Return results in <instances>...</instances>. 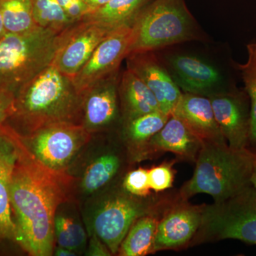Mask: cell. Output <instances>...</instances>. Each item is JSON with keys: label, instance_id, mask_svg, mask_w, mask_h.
I'll use <instances>...</instances> for the list:
<instances>
[{"label": "cell", "instance_id": "cell-1", "mask_svg": "<svg viewBox=\"0 0 256 256\" xmlns=\"http://www.w3.org/2000/svg\"><path fill=\"white\" fill-rule=\"evenodd\" d=\"M18 154L10 180V196L16 244L30 255L54 252L56 210L67 200L73 178L48 169L24 146L16 132Z\"/></svg>", "mask_w": 256, "mask_h": 256}, {"label": "cell", "instance_id": "cell-2", "mask_svg": "<svg viewBox=\"0 0 256 256\" xmlns=\"http://www.w3.org/2000/svg\"><path fill=\"white\" fill-rule=\"evenodd\" d=\"M82 96L72 78L53 64L14 92V112L8 121L20 136L48 124H82Z\"/></svg>", "mask_w": 256, "mask_h": 256}, {"label": "cell", "instance_id": "cell-3", "mask_svg": "<svg viewBox=\"0 0 256 256\" xmlns=\"http://www.w3.org/2000/svg\"><path fill=\"white\" fill-rule=\"evenodd\" d=\"M255 154L234 150L227 143L204 142L197 154L193 176L182 188V197L207 194L220 203L250 184Z\"/></svg>", "mask_w": 256, "mask_h": 256}, {"label": "cell", "instance_id": "cell-4", "mask_svg": "<svg viewBox=\"0 0 256 256\" xmlns=\"http://www.w3.org/2000/svg\"><path fill=\"white\" fill-rule=\"evenodd\" d=\"M63 32L38 26L0 38V89L15 92L50 65Z\"/></svg>", "mask_w": 256, "mask_h": 256}, {"label": "cell", "instance_id": "cell-5", "mask_svg": "<svg viewBox=\"0 0 256 256\" xmlns=\"http://www.w3.org/2000/svg\"><path fill=\"white\" fill-rule=\"evenodd\" d=\"M196 36V24L184 0H153L133 22L128 56L152 52Z\"/></svg>", "mask_w": 256, "mask_h": 256}, {"label": "cell", "instance_id": "cell-6", "mask_svg": "<svg viewBox=\"0 0 256 256\" xmlns=\"http://www.w3.org/2000/svg\"><path fill=\"white\" fill-rule=\"evenodd\" d=\"M197 233L203 240L236 239L256 245V191L250 184L220 203L202 208Z\"/></svg>", "mask_w": 256, "mask_h": 256}, {"label": "cell", "instance_id": "cell-7", "mask_svg": "<svg viewBox=\"0 0 256 256\" xmlns=\"http://www.w3.org/2000/svg\"><path fill=\"white\" fill-rule=\"evenodd\" d=\"M20 139L28 152L42 164L65 172L74 156L90 139L82 124L60 122L37 129Z\"/></svg>", "mask_w": 256, "mask_h": 256}, {"label": "cell", "instance_id": "cell-8", "mask_svg": "<svg viewBox=\"0 0 256 256\" xmlns=\"http://www.w3.org/2000/svg\"><path fill=\"white\" fill-rule=\"evenodd\" d=\"M132 196L127 192L110 197L94 216L92 228L96 236L112 254L118 252L132 224L138 218L150 215L152 210L150 203Z\"/></svg>", "mask_w": 256, "mask_h": 256}, {"label": "cell", "instance_id": "cell-9", "mask_svg": "<svg viewBox=\"0 0 256 256\" xmlns=\"http://www.w3.org/2000/svg\"><path fill=\"white\" fill-rule=\"evenodd\" d=\"M132 35V25L111 32L100 42L86 63L72 80L77 92L82 95L101 79L118 72L128 56Z\"/></svg>", "mask_w": 256, "mask_h": 256}, {"label": "cell", "instance_id": "cell-10", "mask_svg": "<svg viewBox=\"0 0 256 256\" xmlns=\"http://www.w3.org/2000/svg\"><path fill=\"white\" fill-rule=\"evenodd\" d=\"M111 31L95 22L82 20L62 33L52 64L73 79L101 42Z\"/></svg>", "mask_w": 256, "mask_h": 256}, {"label": "cell", "instance_id": "cell-11", "mask_svg": "<svg viewBox=\"0 0 256 256\" xmlns=\"http://www.w3.org/2000/svg\"><path fill=\"white\" fill-rule=\"evenodd\" d=\"M132 70L156 96L160 111L171 116L182 92L176 82L152 52L132 54L126 57Z\"/></svg>", "mask_w": 256, "mask_h": 256}, {"label": "cell", "instance_id": "cell-12", "mask_svg": "<svg viewBox=\"0 0 256 256\" xmlns=\"http://www.w3.org/2000/svg\"><path fill=\"white\" fill-rule=\"evenodd\" d=\"M118 72L101 79L82 94V124L90 133L108 127L117 118Z\"/></svg>", "mask_w": 256, "mask_h": 256}, {"label": "cell", "instance_id": "cell-13", "mask_svg": "<svg viewBox=\"0 0 256 256\" xmlns=\"http://www.w3.org/2000/svg\"><path fill=\"white\" fill-rule=\"evenodd\" d=\"M216 120L228 146L246 149L250 142V110L242 94H227L210 97Z\"/></svg>", "mask_w": 256, "mask_h": 256}, {"label": "cell", "instance_id": "cell-14", "mask_svg": "<svg viewBox=\"0 0 256 256\" xmlns=\"http://www.w3.org/2000/svg\"><path fill=\"white\" fill-rule=\"evenodd\" d=\"M18 148L14 131L5 124L0 133V242H16V227L10 196V180L18 160Z\"/></svg>", "mask_w": 256, "mask_h": 256}, {"label": "cell", "instance_id": "cell-15", "mask_svg": "<svg viewBox=\"0 0 256 256\" xmlns=\"http://www.w3.org/2000/svg\"><path fill=\"white\" fill-rule=\"evenodd\" d=\"M172 116L181 120L202 142L226 143L216 120L210 98L182 94Z\"/></svg>", "mask_w": 256, "mask_h": 256}, {"label": "cell", "instance_id": "cell-16", "mask_svg": "<svg viewBox=\"0 0 256 256\" xmlns=\"http://www.w3.org/2000/svg\"><path fill=\"white\" fill-rule=\"evenodd\" d=\"M202 208L176 207L158 222L153 252L176 248L190 242L198 232L202 222Z\"/></svg>", "mask_w": 256, "mask_h": 256}, {"label": "cell", "instance_id": "cell-17", "mask_svg": "<svg viewBox=\"0 0 256 256\" xmlns=\"http://www.w3.org/2000/svg\"><path fill=\"white\" fill-rule=\"evenodd\" d=\"M174 82L188 94H207L218 86L222 78L213 66L195 56L175 55L170 58Z\"/></svg>", "mask_w": 256, "mask_h": 256}, {"label": "cell", "instance_id": "cell-18", "mask_svg": "<svg viewBox=\"0 0 256 256\" xmlns=\"http://www.w3.org/2000/svg\"><path fill=\"white\" fill-rule=\"evenodd\" d=\"M118 96L126 124L143 114L160 110L150 89L130 69L120 78Z\"/></svg>", "mask_w": 256, "mask_h": 256}, {"label": "cell", "instance_id": "cell-19", "mask_svg": "<svg viewBox=\"0 0 256 256\" xmlns=\"http://www.w3.org/2000/svg\"><path fill=\"white\" fill-rule=\"evenodd\" d=\"M150 146L171 152L186 159H194L203 142L178 117L171 116L164 127L150 140Z\"/></svg>", "mask_w": 256, "mask_h": 256}, {"label": "cell", "instance_id": "cell-20", "mask_svg": "<svg viewBox=\"0 0 256 256\" xmlns=\"http://www.w3.org/2000/svg\"><path fill=\"white\" fill-rule=\"evenodd\" d=\"M150 1L110 0L104 6L86 15L82 20L95 22L112 32L132 25L138 13Z\"/></svg>", "mask_w": 256, "mask_h": 256}, {"label": "cell", "instance_id": "cell-21", "mask_svg": "<svg viewBox=\"0 0 256 256\" xmlns=\"http://www.w3.org/2000/svg\"><path fill=\"white\" fill-rule=\"evenodd\" d=\"M158 220L151 215L138 218L132 224L118 250L122 256H142L153 252Z\"/></svg>", "mask_w": 256, "mask_h": 256}, {"label": "cell", "instance_id": "cell-22", "mask_svg": "<svg viewBox=\"0 0 256 256\" xmlns=\"http://www.w3.org/2000/svg\"><path fill=\"white\" fill-rule=\"evenodd\" d=\"M6 33L24 34L38 28L32 14L31 0H0Z\"/></svg>", "mask_w": 256, "mask_h": 256}, {"label": "cell", "instance_id": "cell-23", "mask_svg": "<svg viewBox=\"0 0 256 256\" xmlns=\"http://www.w3.org/2000/svg\"><path fill=\"white\" fill-rule=\"evenodd\" d=\"M120 160L114 154H106L99 156L88 166L82 178V190L92 194L105 186L117 174Z\"/></svg>", "mask_w": 256, "mask_h": 256}, {"label": "cell", "instance_id": "cell-24", "mask_svg": "<svg viewBox=\"0 0 256 256\" xmlns=\"http://www.w3.org/2000/svg\"><path fill=\"white\" fill-rule=\"evenodd\" d=\"M32 14L37 26L62 33L74 22L57 0H31Z\"/></svg>", "mask_w": 256, "mask_h": 256}, {"label": "cell", "instance_id": "cell-25", "mask_svg": "<svg viewBox=\"0 0 256 256\" xmlns=\"http://www.w3.org/2000/svg\"><path fill=\"white\" fill-rule=\"evenodd\" d=\"M170 117L159 110L136 118L126 124V138L131 144L148 143L164 127Z\"/></svg>", "mask_w": 256, "mask_h": 256}, {"label": "cell", "instance_id": "cell-26", "mask_svg": "<svg viewBox=\"0 0 256 256\" xmlns=\"http://www.w3.org/2000/svg\"><path fill=\"white\" fill-rule=\"evenodd\" d=\"M248 60L245 64H237L246 92L250 101V142L256 144V42L246 46Z\"/></svg>", "mask_w": 256, "mask_h": 256}, {"label": "cell", "instance_id": "cell-27", "mask_svg": "<svg viewBox=\"0 0 256 256\" xmlns=\"http://www.w3.org/2000/svg\"><path fill=\"white\" fill-rule=\"evenodd\" d=\"M54 236L58 246L75 252L85 246L87 238L80 224L70 217L62 215L56 216Z\"/></svg>", "mask_w": 256, "mask_h": 256}, {"label": "cell", "instance_id": "cell-28", "mask_svg": "<svg viewBox=\"0 0 256 256\" xmlns=\"http://www.w3.org/2000/svg\"><path fill=\"white\" fill-rule=\"evenodd\" d=\"M124 188L128 193L133 196L146 197L150 194L151 188L150 186L148 170L139 169L130 172L124 182Z\"/></svg>", "mask_w": 256, "mask_h": 256}, {"label": "cell", "instance_id": "cell-29", "mask_svg": "<svg viewBox=\"0 0 256 256\" xmlns=\"http://www.w3.org/2000/svg\"><path fill=\"white\" fill-rule=\"evenodd\" d=\"M150 186L156 192H162L172 186L174 173L171 166L162 164L148 170Z\"/></svg>", "mask_w": 256, "mask_h": 256}, {"label": "cell", "instance_id": "cell-30", "mask_svg": "<svg viewBox=\"0 0 256 256\" xmlns=\"http://www.w3.org/2000/svg\"><path fill=\"white\" fill-rule=\"evenodd\" d=\"M66 14L74 22H78L90 12L85 0H57Z\"/></svg>", "mask_w": 256, "mask_h": 256}, {"label": "cell", "instance_id": "cell-31", "mask_svg": "<svg viewBox=\"0 0 256 256\" xmlns=\"http://www.w3.org/2000/svg\"><path fill=\"white\" fill-rule=\"evenodd\" d=\"M14 92L0 89V133L14 112Z\"/></svg>", "mask_w": 256, "mask_h": 256}, {"label": "cell", "instance_id": "cell-32", "mask_svg": "<svg viewBox=\"0 0 256 256\" xmlns=\"http://www.w3.org/2000/svg\"><path fill=\"white\" fill-rule=\"evenodd\" d=\"M92 240V244L89 249V255L92 256H110L111 252L109 249L106 247L100 239L98 238L96 236Z\"/></svg>", "mask_w": 256, "mask_h": 256}, {"label": "cell", "instance_id": "cell-33", "mask_svg": "<svg viewBox=\"0 0 256 256\" xmlns=\"http://www.w3.org/2000/svg\"><path fill=\"white\" fill-rule=\"evenodd\" d=\"M110 0H85L86 3L90 9V12L104 6Z\"/></svg>", "mask_w": 256, "mask_h": 256}, {"label": "cell", "instance_id": "cell-34", "mask_svg": "<svg viewBox=\"0 0 256 256\" xmlns=\"http://www.w3.org/2000/svg\"><path fill=\"white\" fill-rule=\"evenodd\" d=\"M55 255L58 256H74L76 255L75 252L64 248L58 246L55 250Z\"/></svg>", "mask_w": 256, "mask_h": 256}, {"label": "cell", "instance_id": "cell-35", "mask_svg": "<svg viewBox=\"0 0 256 256\" xmlns=\"http://www.w3.org/2000/svg\"><path fill=\"white\" fill-rule=\"evenodd\" d=\"M250 184L252 188H255L256 191V154H255V158H254V165H252V176L250 180Z\"/></svg>", "mask_w": 256, "mask_h": 256}, {"label": "cell", "instance_id": "cell-36", "mask_svg": "<svg viewBox=\"0 0 256 256\" xmlns=\"http://www.w3.org/2000/svg\"><path fill=\"white\" fill-rule=\"evenodd\" d=\"M6 32L5 30L4 24H3L2 16L1 10H0V38L6 34Z\"/></svg>", "mask_w": 256, "mask_h": 256}]
</instances>
